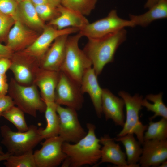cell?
Instances as JSON below:
<instances>
[{"mask_svg":"<svg viewBox=\"0 0 167 167\" xmlns=\"http://www.w3.org/2000/svg\"><path fill=\"white\" fill-rule=\"evenodd\" d=\"M97 75L92 67L88 69L83 75L80 83V89L84 94L89 95L96 114L99 118L102 116L101 97L102 89L98 83Z\"/></svg>","mask_w":167,"mask_h":167,"instance_id":"d6986e66","label":"cell"},{"mask_svg":"<svg viewBox=\"0 0 167 167\" xmlns=\"http://www.w3.org/2000/svg\"><path fill=\"white\" fill-rule=\"evenodd\" d=\"M165 0H147L144 7L145 8L149 9L159 2Z\"/></svg>","mask_w":167,"mask_h":167,"instance_id":"8d00e7d4","label":"cell"},{"mask_svg":"<svg viewBox=\"0 0 167 167\" xmlns=\"http://www.w3.org/2000/svg\"><path fill=\"white\" fill-rule=\"evenodd\" d=\"M14 105L13 100L9 95L0 96V117L3 112Z\"/></svg>","mask_w":167,"mask_h":167,"instance_id":"d6a6232c","label":"cell"},{"mask_svg":"<svg viewBox=\"0 0 167 167\" xmlns=\"http://www.w3.org/2000/svg\"><path fill=\"white\" fill-rule=\"evenodd\" d=\"M11 59L9 69L12 72L15 80L23 85L33 84L36 74L40 68V60L21 51L14 52Z\"/></svg>","mask_w":167,"mask_h":167,"instance_id":"30bf717a","label":"cell"},{"mask_svg":"<svg viewBox=\"0 0 167 167\" xmlns=\"http://www.w3.org/2000/svg\"><path fill=\"white\" fill-rule=\"evenodd\" d=\"M103 146L101 148V161L96 166L104 163L113 164L118 167H129L126 153L121 149L119 144L117 143L113 138L108 134H105L100 139Z\"/></svg>","mask_w":167,"mask_h":167,"instance_id":"e0dca14e","label":"cell"},{"mask_svg":"<svg viewBox=\"0 0 167 167\" xmlns=\"http://www.w3.org/2000/svg\"><path fill=\"white\" fill-rule=\"evenodd\" d=\"M80 85L60 71L59 77L55 91L54 102L76 111L80 109L84 102Z\"/></svg>","mask_w":167,"mask_h":167,"instance_id":"ba28073f","label":"cell"},{"mask_svg":"<svg viewBox=\"0 0 167 167\" xmlns=\"http://www.w3.org/2000/svg\"><path fill=\"white\" fill-rule=\"evenodd\" d=\"M124 100L113 94L107 89H102L101 107L105 120L111 119L117 126L123 127L125 117L123 109Z\"/></svg>","mask_w":167,"mask_h":167,"instance_id":"9a60e30c","label":"cell"},{"mask_svg":"<svg viewBox=\"0 0 167 167\" xmlns=\"http://www.w3.org/2000/svg\"><path fill=\"white\" fill-rule=\"evenodd\" d=\"M10 59L6 58H0V74H6L11 65Z\"/></svg>","mask_w":167,"mask_h":167,"instance_id":"d590c367","label":"cell"},{"mask_svg":"<svg viewBox=\"0 0 167 167\" xmlns=\"http://www.w3.org/2000/svg\"><path fill=\"white\" fill-rule=\"evenodd\" d=\"M57 9L60 15L50 21L48 25L55 27L58 29L73 27L79 30L89 23L85 16L61 4Z\"/></svg>","mask_w":167,"mask_h":167,"instance_id":"ffe728a7","label":"cell"},{"mask_svg":"<svg viewBox=\"0 0 167 167\" xmlns=\"http://www.w3.org/2000/svg\"><path fill=\"white\" fill-rule=\"evenodd\" d=\"M60 71L40 68L37 70L33 84L40 91L44 102H54L55 91L59 77Z\"/></svg>","mask_w":167,"mask_h":167,"instance_id":"ac0fdd59","label":"cell"},{"mask_svg":"<svg viewBox=\"0 0 167 167\" xmlns=\"http://www.w3.org/2000/svg\"><path fill=\"white\" fill-rule=\"evenodd\" d=\"M115 140L120 142L124 145L129 167H140L139 161L142 152L141 144L136 140L133 134L114 138Z\"/></svg>","mask_w":167,"mask_h":167,"instance_id":"7402d4cb","label":"cell"},{"mask_svg":"<svg viewBox=\"0 0 167 167\" xmlns=\"http://www.w3.org/2000/svg\"><path fill=\"white\" fill-rule=\"evenodd\" d=\"M19 20L28 26L35 28L44 29L45 25L39 17L35 6L30 0H23L18 4Z\"/></svg>","mask_w":167,"mask_h":167,"instance_id":"603a6c76","label":"cell"},{"mask_svg":"<svg viewBox=\"0 0 167 167\" xmlns=\"http://www.w3.org/2000/svg\"><path fill=\"white\" fill-rule=\"evenodd\" d=\"M63 142L58 135L46 139L41 148L33 152L36 167H56L62 164L66 157L62 148Z\"/></svg>","mask_w":167,"mask_h":167,"instance_id":"8fae6325","label":"cell"},{"mask_svg":"<svg viewBox=\"0 0 167 167\" xmlns=\"http://www.w3.org/2000/svg\"><path fill=\"white\" fill-rule=\"evenodd\" d=\"M146 130L144 135V141L167 139V119L162 118L160 120L156 122L150 121Z\"/></svg>","mask_w":167,"mask_h":167,"instance_id":"484cf974","label":"cell"},{"mask_svg":"<svg viewBox=\"0 0 167 167\" xmlns=\"http://www.w3.org/2000/svg\"><path fill=\"white\" fill-rule=\"evenodd\" d=\"M15 21L11 16L0 13V42L6 40L9 32Z\"/></svg>","mask_w":167,"mask_h":167,"instance_id":"1f68e13d","label":"cell"},{"mask_svg":"<svg viewBox=\"0 0 167 167\" xmlns=\"http://www.w3.org/2000/svg\"><path fill=\"white\" fill-rule=\"evenodd\" d=\"M34 5H37L44 4H48L47 0H30Z\"/></svg>","mask_w":167,"mask_h":167,"instance_id":"f35d334b","label":"cell"},{"mask_svg":"<svg viewBox=\"0 0 167 167\" xmlns=\"http://www.w3.org/2000/svg\"><path fill=\"white\" fill-rule=\"evenodd\" d=\"M38 15L43 21L49 20L56 18L60 15L57 8H54L49 4L35 6Z\"/></svg>","mask_w":167,"mask_h":167,"instance_id":"f546056e","label":"cell"},{"mask_svg":"<svg viewBox=\"0 0 167 167\" xmlns=\"http://www.w3.org/2000/svg\"><path fill=\"white\" fill-rule=\"evenodd\" d=\"M18 4L16 0H0V13L11 16L15 20H19Z\"/></svg>","mask_w":167,"mask_h":167,"instance_id":"4dcf8cb0","label":"cell"},{"mask_svg":"<svg viewBox=\"0 0 167 167\" xmlns=\"http://www.w3.org/2000/svg\"><path fill=\"white\" fill-rule=\"evenodd\" d=\"M162 93L157 95L148 94L142 100V106L146 107L148 111L154 113L153 116L149 118L150 121L158 116L167 119V108L162 101Z\"/></svg>","mask_w":167,"mask_h":167,"instance_id":"d4e9b609","label":"cell"},{"mask_svg":"<svg viewBox=\"0 0 167 167\" xmlns=\"http://www.w3.org/2000/svg\"><path fill=\"white\" fill-rule=\"evenodd\" d=\"M14 52L7 46L0 43V58L11 59Z\"/></svg>","mask_w":167,"mask_h":167,"instance_id":"e575fe53","label":"cell"},{"mask_svg":"<svg viewBox=\"0 0 167 167\" xmlns=\"http://www.w3.org/2000/svg\"><path fill=\"white\" fill-rule=\"evenodd\" d=\"M56 110L60 120L58 136L64 142L75 143L86 135L87 133L79 122L76 110L57 104Z\"/></svg>","mask_w":167,"mask_h":167,"instance_id":"9c48e42d","label":"cell"},{"mask_svg":"<svg viewBox=\"0 0 167 167\" xmlns=\"http://www.w3.org/2000/svg\"><path fill=\"white\" fill-rule=\"evenodd\" d=\"M1 116L13 124L18 131L24 132L28 129V126L25 120L24 113L15 105L3 112Z\"/></svg>","mask_w":167,"mask_h":167,"instance_id":"4316f807","label":"cell"},{"mask_svg":"<svg viewBox=\"0 0 167 167\" xmlns=\"http://www.w3.org/2000/svg\"><path fill=\"white\" fill-rule=\"evenodd\" d=\"M42 127L32 125L26 131H14L7 125L0 127L2 139L1 141L12 155H19L33 149L43 139Z\"/></svg>","mask_w":167,"mask_h":167,"instance_id":"277c9868","label":"cell"},{"mask_svg":"<svg viewBox=\"0 0 167 167\" xmlns=\"http://www.w3.org/2000/svg\"><path fill=\"white\" fill-rule=\"evenodd\" d=\"M8 92L15 105L24 113L36 117L37 111L45 112V103L34 84L23 85L12 78L9 84Z\"/></svg>","mask_w":167,"mask_h":167,"instance_id":"5b68a950","label":"cell"},{"mask_svg":"<svg viewBox=\"0 0 167 167\" xmlns=\"http://www.w3.org/2000/svg\"><path fill=\"white\" fill-rule=\"evenodd\" d=\"M22 0H16V1L18 2V3H19V2H20Z\"/></svg>","mask_w":167,"mask_h":167,"instance_id":"7bdbcfd3","label":"cell"},{"mask_svg":"<svg viewBox=\"0 0 167 167\" xmlns=\"http://www.w3.org/2000/svg\"><path fill=\"white\" fill-rule=\"evenodd\" d=\"M48 4L54 8L57 7L61 4V0H47Z\"/></svg>","mask_w":167,"mask_h":167,"instance_id":"74e56055","label":"cell"},{"mask_svg":"<svg viewBox=\"0 0 167 167\" xmlns=\"http://www.w3.org/2000/svg\"><path fill=\"white\" fill-rule=\"evenodd\" d=\"M69 35H63L55 40L41 60L40 68L60 71L64 59L66 43Z\"/></svg>","mask_w":167,"mask_h":167,"instance_id":"2e32d148","label":"cell"},{"mask_svg":"<svg viewBox=\"0 0 167 167\" xmlns=\"http://www.w3.org/2000/svg\"><path fill=\"white\" fill-rule=\"evenodd\" d=\"M139 164L142 167H159L167 159V140L144 141Z\"/></svg>","mask_w":167,"mask_h":167,"instance_id":"4fadbf2b","label":"cell"},{"mask_svg":"<svg viewBox=\"0 0 167 167\" xmlns=\"http://www.w3.org/2000/svg\"><path fill=\"white\" fill-rule=\"evenodd\" d=\"M97 0H61L62 6L85 16L94 9Z\"/></svg>","mask_w":167,"mask_h":167,"instance_id":"83f0119b","label":"cell"},{"mask_svg":"<svg viewBox=\"0 0 167 167\" xmlns=\"http://www.w3.org/2000/svg\"><path fill=\"white\" fill-rule=\"evenodd\" d=\"M11 155V153L7 152L6 153H0V161L6 160Z\"/></svg>","mask_w":167,"mask_h":167,"instance_id":"ab89813d","label":"cell"},{"mask_svg":"<svg viewBox=\"0 0 167 167\" xmlns=\"http://www.w3.org/2000/svg\"><path fill=\"white\" fill-rule=\"evenodd\" d=\"M9 84L6 74H0V96L6 95L8 92Z\"/></svg>","mask_w":167,"mask_h":167,"instance_id":"836d02e7","label":"cell"},{"mask_svg":"<svg viewBox=\"0 0 167 167\" xmlns=\"http://www.w3.org/2000/svg\"><path fill=\"white\" fill-rule=\"evenodd\" d=\"M37 37L34 31L28 28L20 20H17L8 34L6 45L14 52L21 51L31 45Z\"/></svg>","mask_w":167,"mask_h":167,"instance_id":"5bb4252c","label":"cell"},{"mask_svg":"<svg viewBox=\"0 0 167 167\" xmlns=\"http://www.w3.org/2000/svg\"><path fill=\"white\" fill-rule=\"evenodd\" d=\"M86 127V135L77 142L63 143L62 148L66 157L62 167H80L86 165L96 166L100 160L101 146L95 134L96 126L88 123Z\"/></svg>","mask_w":167,"mask_h":167,"instance_id":"6da1fadb","label":"cell"},{"mask_svg":"<svg viewBox=\"0 0 167 167\" xmlns=\"http://www.w3.org/2000/svg\"><path fill=\"white\" fill-rule=\"evenodd\" d=\"M135 26L130 20L120 17L117 11L112 10L108 15L91 23H89L79 32L88 39L101 38L113 33L126 27Z\"/></svg>","mask_w":167,"mask_h":167,"instance_id":"52a82bcc","label":"cell"},{"mask_svg":"<svg viewBox=\"0 0 167 167\" xmlns=\"http://www.w3.org/2000/svg\"><path fill=\"white\" fill-rule=\"evenodd\" d=\"M167 167V161L166 160L162 162L159 167Z\"/></svg>","mask_w":167,"mask_h":167,"instance_id":"60d3db41","label":"cell"},{"mask_svg":"<svg viewBox=\"0 0 167 167\" xmlns=\"http://www.w3.org/2000/svg\"><path fill=\"white\" fill-rule=\"evenodd\" d=\"M82 37L79 32L73 36H69L64 59L60 71L80 85L84 73L92 66L83 50L79 47V41Z\"/></svg>","mask_w":167,"mask_h":167,"instance_id":"3957f363","label":"cell"},{"mask_svg":"<svg viewBox=\"0 0 167 167\" xmlns=\"http://www.w3.org/2000/svg\"><path fill=\"white\" fill-rule=\"evenodd\" d=\"M45 102L46 107L44 113L47 125L41 130L43 139L58 136L60 123L59 118L57 112V104L55 102Z\"/></svg>","mask_w":167,"mask_h":167,"instance_id":"cb8c5ba5","label":"cell"},{"mask_svg":"<svg viewBox=\"0 0 167 167\" xmlns=\"http://www.w3.org/2000/svg\"><path fill=\"white\" fill-rule=\"evenodd\" d=\"M127 34L124 28L101 38L88 39L83 50L91 61L97 76L106 65L113 62L115 53L126 40Z\"/></svg>","mask_w":167,"mask_h":167,"instance_id":"7a4b0ae2","label":"cell"},{"mask_svg":"<svg viewBox=\"0 0 167 167\" xmlns=\"http://www.w3.org/2000/svg\"><path fill=\"white\" fill-rule=\"evenodd\" d=\"M42 34L29 46L21 51L40 61L55 39L65 34L70 35L79 32L78 29L70 27L59 30L54 27L45 26Z\"/></svg>","mask_w":167,"mask_h":167,"instance_id":"7c38bea8","label":"cell"},{"mask_svg":"<svg viewBox=\"0 0 167 167\" xmlns=\"http://www.w3.org/2000/svg\"><path fill=\"white\" fill-rule=\"evenodd\" d=\"M118 95L124 101L126 107V117L122 130L117 135V137L128 134H135L138 141L143 145L144 132L148 125H143L140 120L139 112L142 108L143 96L138 94L132 96L127 92L120 91Z\"/></svg>","mask_w":167,"mask_h":167,"instance_id":"8992f818","label":"cell"},{"mask_svg":"<svg viewBox=\"0 0 167 167\" xmlns=\"http://www.w3.org/2000/svg\"><path fill=\"white\" fill-rule=\"evenodd\" d=\"M4 153L3 151L2 148L0 146V153Z\"/></svg>","mask_w":167,"mask_h":167,"instance_id":"b9f144b4","label":"cell"},{"mask_svg":"<svg viewBox=\"0 0 167 167\" xmlns=\"http://www.w3.org/2000/svg\"><path fill=\"white\" fill-rule=\"evenodd\" d=\"M146 13L139 15L129 14L130 20L135 26L146 27L154 21L167 17V0L161 1L148 9Z\"/></svg>","mask_w":167,"mask_h":167,"instance_id":"44dd1931","label":"cell"},{"mask_svg":"<svg viewBox=\"0 0 167 167\" xmlns=\"http://www.w3.org/2000/svg\"><path fill=\"white\" fill-rule=\"evenodd\" d=\"M4 163L6 167H36L33 150L19 155H11Z\"/></svg>","mask_w":167,"mask_h":167,"instance_id":"f1b7e54d","label":"cell"}]
</instances>
